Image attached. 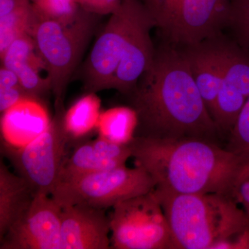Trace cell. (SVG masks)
<instances>
[{"label": "cell", "instance_id": "d6986e66", "mask_svg": "<svg viewBox=\"0 0 249 249\" xmlns=\"http://www.w3.org/2000/svg\"><path fill=\"white\" fill-rule=\"evenodd\" d=\"M138 124L137 111L132 107L119 106L101 112L97 124L98 136L111 142L129 144Z\"/></svg>", "mask_w": 249, "mask_h": 249}, {"label": "cell", "instance_id": "277c9868", "mask_svg": "<svg viewBox=\"0 0 249 249\" xmlns=\"http://www.w3.org/2000/svg\"><path fill=\"white\" fill-rule=\"evenodd\" d=\"M97 16L80 8L73 20L62 22L41 17L34 9L28 34L47 66L55 107L64 106L67 85L94 33Z\"/></svg>", "mask_w": 249, "mask_h": 249}, {"label": "cell", "instance_id": "ac0fdd59", "mask_svg": "<svg viewBox=\"0 0 249 249\" xmlns=\"http://www.w3.org/2000/svg\"><path fill=\"white\" fill-rule=\"evenodd\" d=\"M101 101L96 93H86L65 111L63 125L70 143L84 138L97 128Z\"/></svg>", "mask_w": 249, "mask_h": 249}, {"label": "cell", "instance_id": "52a82bcc", "mask_svg": "<svg viewBox=\"0 0 249 249\" xmlns=\"http://www.w3.org/2000/svg\"><path fill=\"white\" fill-rule=\"evenodd\" d=\"M64 106L55 114L45 132L22 147L2 142L1 152L16 173L26 180L34 196H51L58 184L70 141L63 125Z\"/></svg>", "mask_w": 249, "mask_h": 249}, {"label": "cell", "instance_id": "8fae6325", "mask_svg": "<svg viewBox=\"0 0 249 249\" xmlns=\"http://www.w3.org/2000/svg\"><path fill=\"white\" fill-rule=\"evenodd\" d=\"M222 78L213 112L219 134L229 136L249 97V57L236 44L220 41Z\"/></svg>", "mask_w": 249, "mask_h": 249}, {"label": "cell", "instance_id": "ffe728a7", "mask_svg": "<svg viewBox=\"0 0 249 249\" xmlns=\"http://www.w3.org/2000/svg\"><path fill=\"white\" fill-rule=\"evenodd\" d=\"M34 9L31 1L0 18V55L16 39L28 33Z\"/></svg>", "mask_w": 249, "mask_h": 249}, {"label": "cell", "instance_id": "44dd1931", "mask_svg": "<svg viewBox=\"0 0 249 249\" xmlns=\"http://www.w3.org/2000/svg\"><path fill=\"white\" fill-rule=\"evenodd\" d=\"M228 25L233 31L236 45L249 57V0H229Z\"/></svg>", "mask_w": 249, "mask_h": 249}, {"label": "cell", "instance_id": "484cf974", "mask_svg": "<svg viewBox=\"0 0 249 249\" xmlns=\"http://www.w3.org/2000/svg\"><path fill=\"white\" fill-rule=\"evenodd\" d=\"M21 86L19 78L12 70L1 66L0 70V91Z\"/></svg>", "mask_w": 249, "mask_h": 249}, {"label": "cell", "instance_id": "9a60e30c", "mask_svg": "<svg viewBox=\"0 0 249 249\" xmlns=\"http://www.w3.org/2000/svg\"><path fill=\"white\" fill-rule=\"evenodd\" d=\"M218 37L186 46L181 50L212 117L222 78L220 40Z\"/></svg>", "mask_w": 249, "mask_h": 249}, {"label": "cell", "instance_id": "6da1fadb", "mask_svg": "<svg viewBox=\"0 0 249 249\" xmlns=\"http://www.w3.org/2000/svg\"><path fill=\"white\" fill-rule=\"evenodd\" d=\"M128 96L138 116L134 137L217 142L220 136L181 51L169 47L155 51L151 65Z\"/></svg>", "mask_w": 249, "mask_h": 249}, {"label": "cell", "instance_id": "2e32d148", "mask_svg": "<svg viewBox=\"0 0 249 249\" xmlns=\"http://www.w3.org/2000/svg\"><path fill=\"white\" fill-rule=\"evenodd\" d=\"M51 121L48 111L40 101L30 97L23 98L1 113L3 142L22 147L45 132Z\"/></svg>", "mask_w": 249, "mask_h": 249}, {"label": "cell", "instance_id": "8992f818", "mask_svg": "<svg viewBox=\"0 0 249 249\" xmlns=\"http://www.w3.org/2000/svg\"><path fill=\"white\" fill-rule=\"evenodd\" d=\"M155 187L153 178L142 167L124 165L62 181L51 196L62 207L85 204L107 210L121 201L150 193Z\"/></svg>", "mask_w": 249, "mask_h": 249}, {"label": "cell", "instance_id": "7c38bea8", "mask_svg": "<svg viewBox=\"0 0 249 249\" xmlns=\"http://www.w3.org/2000/svg\"><path fill=\"white\" fill-rule=\"evenodd\" d=\"M60 249H110L111 229L106 210L85 204L63 206Z\"/></svg>", "mask_w": 249, "mask_h": 249}, {"label": "cell", "instance_id": "4316f807", "mask_svg": "<svg viewBox=\"0 0 249 249\" xmlns=\"http://www.w3.org/2000/svg\"><path fill=\"white\" fill-rule=\"evenodd\" d=\"M29 1L30 0H0V18L9 14Z\"/></svg>", "mask_w": 249, "mask_h": 249}, {"label": "cell", "instance_id": "7a4b0ae2", "mask_svg": "<svg viewBox=\"0 0 249 249\" xmlns=\"http://www.w3.org/2000/svg\"><path fill=\"white\" fill-rule=\"evenodd\" d=\"M129 146L135 165L146 170L157 189L179 194H231L240 155L217 142L134 137Z\"/></svg>", "mask_w": 249, "mask_h": 249}, {"label": "cell", "instance_id": "603a6c76", "mask_svg": "<svg viewBox=\"0 0 249 249\" xmlns=\"http://www.w3.org/2000/svg\"><path fill=\"white\" fill-rule=\"evenodd\" d=\"M225 147L237 155L249 152V97L229 134Z\"/></svg>", "mask_w": 249, "mask_h": 249}, {"label": "cell", "instance_id": "5b68a950", "mask_svg": "<svg viewBox=\"0 0 249 249\" xmlns=\"http://www.w3.org/2000/svg\"><path fill=\"white\" fill-rule=\"evenodd\" d=\"M155 27L170 43L190 46L215 38L228 25L229 0H142Z\"/></svg>", "mask_w": 249, "mask_h": 249}, {"label": "cell", "instance_id": "cb8c5ba5", "mask_svg": "<svg viewBox=\"0 0 249 249\" xmlns=\"http://www.w3.org/2000/svg\"><path fill=\"white\" fill-rule=\"evenodd\" d=\"M240 162L231 196L242 206L249 217V152L239 154Z\"/></svg>", "mask_w": 249, "mask_h": 249}, {"label": "cell", "instance_id": "d4e9b609", "mask_svg": "<svg viewBox=\"0 0 249 249\" xmlns=\"http://www.w3.org/2000/svg\"><path fill=\"white\" fill-rule=\"evenodd\" d=\"M121 1L122 0H76L81 9L98 16L112 14L119 7Z\"/></svg>", "mask_w": 249, "mask_h": 249}, {"label": "cell", "instance_id": "7402d4cb", "mask_svg": "<svg viewBox=\"0 0 249 249\" xmlns=\"http://www.w3.org/2000/svg\"><path fill=\"white\" fill-rule=\"evenodd\" d=\"M32 4L41 17L62 22H71L80 9L76 0H36Z\"/></svg>", "mask_w": 249, "mask_h": 249}, {"label": "cell", "instance_id": "3957f363", "mask_svg": "<svg viewBox=\"0 0 249 249\" xmlns=\"http://www.w3.org/2000/svg\"><path fill=\"white\" fill-rule=\"evenodd\" d=\"M177 249H219L249 229V217L235 199L222 193L179 194L154 190Z\"/></svg>", "mask_w": 249, "mask_h": 249}, {"label": "cell", "instance_id": "30bf717a", "mask_svg": "<svg viewBox=\"0 0 249 249\" xmlns=\"http://www.w3.org/2000/svg\"><path fill=\"white\" fill-rule=\"evenodd\" d=\"M62 210L49 195H36L0 239V249H60Z\"/></svg>", "mask_w": 249, "mask_h": 249}, {"label": "cell", "instance_id": "4fadbf2b", "mask_svg": "<svg viewBox=\"0 0 249 249\" xmlns=\"http://www.w3.org/2000/svg\"><path fill=\"white\" fill-rule=\"evenodd\" d=\"M155 23L144 6L129 36L120 63L114 73L109 89L129 95L139 80L150 67L155 50L150 36Z\"/></svg>", "mask_w": 249, "mask_h": 249}, {"label": "cell", "instance_id": "ba28073f", "mask_svg": "<svg viewBox=\"0 0 249 249\" xmlns=\"http://www.w3.org/2000/svg\"><path fill=\"white\" fill-rule=\"evenodd\" d=\"M109 215L111 249H177L154 191L121 201Z\"/></svg>", "mask_w": 249, "mask_h": 249}, {"label": "cell", "instance_id": "83f0119b", "mask_svg": "<svg viewBox=\"0 0 249 249\" xmlns=\"http://www.w3.org/2000/svg\"><path fill=\"white\" fill-rule=\"evenodd\" d=\"M31 1V2H34V1H36V0H30Z\"/></svg>", "mask_w": 249, "mask_h": 249}, {"label": "cell", "instance_id": "9c48e42d", "mask_svg": "<svg viewBox=\"0 0 249 249\" xmlns=\"http://www.w3.org/2000/svg\"><path fill=\"white\" fill-rule=\"evenodd\" d=\"M144 6L142 0H122L119 7L110 15L84 65L86 93L109 89L129 36Z\"/></svg>", "mask_w": 249, "mask_h": 249}, {"label": "cell", "instance_id": "5bb4252c", "mask_svg": "<svg viewBox=\"0 0 249 249\" xmlns=\"http://www.w3.org/2000/svg\"><path fill=\"white\" fill-rule=\"evenodd\" d=\"M131 157L129 144L116 143L98 136L96 139L79 144L66 157L58 184L85 174L123 166Z\"/></svg>", "mask_w": 249, "mask_h": 249}, {"label": "cell", "instance_id": "e0dca14e", "mask_svg": "<svg viewBox=\"0 0 249 249\" xmlns=\"http://www.w3.org/2000/svg\"><path fill=\"white\" fill-rule=\"evenodd\" d=\"M34 196L29 183L0 162V239L30 206Z\"/></svg>", "mask_w": 249, "mask_h": 249}]
</instances>
